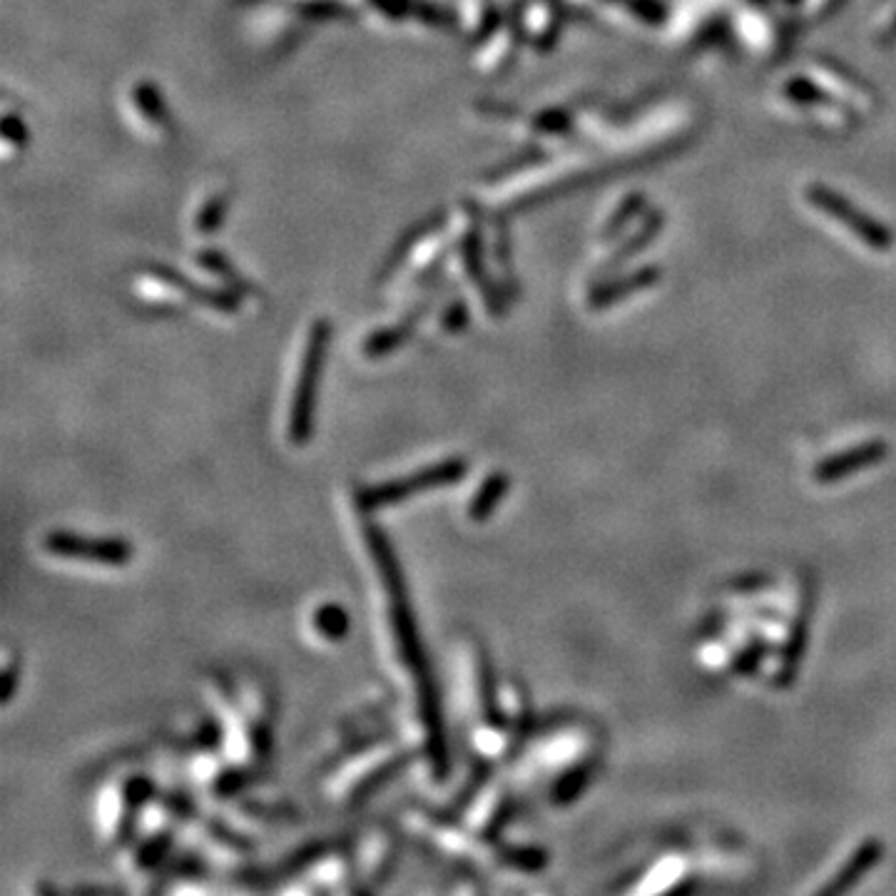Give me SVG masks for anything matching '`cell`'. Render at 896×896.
I'll return each instance as SVG.
<instances>
[{
  "mask_svg": "<svg viewBox=\"0 0 896 896\" xmlns=\"http://www.w3.org/2000/svg\"><path fill=\"white\" fill-rule=\"evenodd\" d=\"M364 536L366 548H369L371 558H374L376 568H379L386 595H389V620L401 663L414 675L416 692H419V710L426 732V752H429L431 772H434L436 780H446L448 772H451V760H448L444 710H441L439 687H436L434 675H431L429 658H426L424 645H421L419 625H416L414 613H411L401 565L394 558L389 538H386V533L379 526H366Z\"/></svg>",
  "mask_w": 896,
  "mask_h": 896,
  "instance_id": "cell-1",
  "label": "cell"
},
{
  "mask_svg": "<svg viewBox=\"0 0 896 896\" xmlns=\"http://www.w3.org/2000/svg\"><path fill=\"white\" fill-rule=\"evenodd\" d=\"M468 473V461L466 458H446L441 463H431V466L421 468V471L409 473L404 478H396V481H384L376 483V486H366L356 493V508L364 513L381 511V508L396 506V503L409 501L411 496L424 491H434V488H446L453 483H461Z\"/></svg>",
  "mask_w": 896,
  "mask_h": 896,
  "instance_id": "cell-2",
  "label": "cell"
},
{
  "mask_svg": "<svg viewBox=\"0 0 896 896\" xmlns=\"http://www.w3.org/2000/svg\"><path fill=\"white\" fill-rule=\"evenodd\" d=\"M329 329L327 324H317L309 336L307 351H304V364L299 371L297 389H294L292 409H289V441L292 446H307L312 439L314 424V401H317L319 376H322L324 354H327Z\"/></svg>",
  "mask_w": 896,
  "mask_h": 896,
  "instance_id": "cell-3",
  "label": "cell"
},
{
  "mask_svg": "<svg viewBox=\"0 0 896 896\" xmlns=\"http://www.w3.org/2000/svg\"><path fill=\"white\" fill-rule=\"evenodd\" d=\"M807 202L812 207H817L822 215H827L829 220L837 222L839 227L847 229L852 237H857L864 247L874 249V252H887L892 249L894 239L884 224L862 212L859 207H854L847 197L837 195L834 190L824 185H809L807 187Z\"/></svg>",
  "mask_w": 896,
  "mask_h": 896,
  "instance_id": "cell-4",
  "label": "cell"
},
{
  "mask_svg": "<svg viewBox=\"0 0 896 896\" xmlns=\"http://www.w3.org/2000/svg\"><path fill=\"white\" fill-rule=\"evenodd\" d=\"M43 548L55 558L105 565V568H122L135 556L130 543L122 538H93L73 531H50L43 538Z\"/></svg>",
  "mask_w": 896,
  "mask_h": 896,
  "instance_id": "cell-5",
  "label": "cell"
},
{
  "mask_svg": "<svg viewBox=\"0 0 896 896\" xmlns=\"http://www.w3.org/2000/svg\"><path fill=\"white\" fill-rule=\"evenodd\" d=\"M887 456H889L887 441L882 439L867 441V444L844 448V451L839 453H829L827 458H822V461L812 468V478L819 483V486H832V483L844 481V478L852 476V473L879 466L882 461H887Z\"/></svg>",
  "mask_w": 896,
  "mask_h": 896,
  "instance_id": "cell-6",
  "label": "cell"
},
{
  "mask_svg": "<svg viewBox=\"0 0 896 896\" xmlns=\"http://www.w3.org/2000/svg\"><path fill=\"white\" fill-rule=\"evenodd\" d=\"M884 859V842L882 839H867V842L859 844L852 852V857L844 862V867L819 889L822 896H839L847 894L849 889L857 887L874 867H879V862Z\"/></svg>",
  "mask_w": 896,
  "mask_h": 896,
  "instance_id": "cell-7",
  "label": "cell"
},
{
  "mask_svg": "<svg viewBox=\"0 0 896 896\" xmlns=\"http://www.w3.org/2000/svg\"><path fill=\"white\" fill-rule=\"evenodd\" d=\"M414 760H416V752L406 750V752H399V755H394L391 760L376 765L374 770L366 772V775L361 777L354 787H351V792H349L351 807H359V804H364L366 799L374 797L381 787H386V784L394 780L396 775H401V772H404Z\"/></svg>",
  "mask_w": 896,
  "mask_h": 896,
  "instance_id": "cell-8",
  "label": "cell"
},
{
  "mask_svg": "<svg viewBox=\"0 0 896 896\" xmlns=\"http://www.w3.org/2000/svg\"><path fill=\"white\" fill-rule=\"evenodd\" d=\"M155 797V787H152L150 780L145 777H132L122 784V814H120V824H117V834H115V842L117 844H127L135 834L137 827V814L142 812L150 799Z\"/></svg>",
  "mask_w": 896,
  "mask_h": 896,
  "instance_id": "cell-9",
  "label": "cell"
},
{
  "mask_svg": "<svg viewBox=\"0 0 896 896\" xmlns=\"http://www.w3.org/2000/svg\"><path fill=\"white\" fill-rule=\"evenodd\" d=\"M476 668H478V697H481L483 722H486L491 730H503V727H506V717H503L501 702H498L496 672H493L491 658H488L486 650H476Z\"/></svg>",
  "mask_w": 896,
  "mask_h": 896,
  "instance_id": "cell-10",
  "label": "cell"
},
{
  "mask_svg": "<svg viewBox=\"0 0 896 896\" xmlns=\"http://www.w3.org/2000/svg\"><path fill=\"white\" fill-rule=\"evenodd\" d=\"M807 638H809V618L807 613H802L797 618V623L792 625V630H789V638L782 650L780 670H777L775 677V685L782 687V690L792 687L794 680H797L799 665H802L804 650H807Z\"/></svg>",
  "mask_w": 896,
  "mask_h": 896,
  "instance_id": "cell-11",
  "label": "cell"
},
{
  "mask_svg": "<svg viewBox=\"0 0 896 896\" xmlns=\"http://www.w3.org/2000/svg\"><path fill=\"white\" fill-rule=\"evenodd\" d=\"M508 488H511V476H508L506 471L488 473L486 481L478 486V491L473 493L471 503H468V518H471L473 523L488 521V518L496 513V508L503 503Z\"/></svg>",
  "mask_w": 896,
  "mask_h": 896,
  "instance_id": "cell-12",
  "label": "cell"
},
{
  "mask_svg": "<svg viewBox=\"0 0 896 896\" xmlns=\"http://www.w3.org/2000/svg\"><path fill=\"white\" fill-rule=\"evenodd\" d=\"M329 852H332V842H312V844H307V847H302V849H297V852L289 854V857L284 859L282 864H277V867H274V869L264 872L262 877H257V884L259 882H279V879L294 877V874L304 872V869H309V867H312V864H317L319 859L327 857Z\"/></svg>",
  "mask_w": 896,
  "mask_h": 896,
  "instance_id": "cell-13",
  "label": "cell"
},
{
  "mask_svg": "<svg viewBox=\"0 0 896 896\" xmlns=\"http://www.w3.org/2000/svg\"><path fill=\"white\" fill-rule=\"evenodd\" d=\"M312 628L329 643H339L349 633V613L336 603L319 605L312 615Z\"/></svg>",
  "mask_w": 896,
  "mask_h": 896,
  "instance_id": "cell-14",
  "label": "cell"
},
{
  "mask_svg": "<svg viewBox=\"0 0 896 896\" xmlns=\"http://www.w3.org/2000/svg\"><path fill=\"white\" fill-rule=\"evenodd\" d=\"M498 862L523 874H538L551 864V854L541 847H503L498 849Z\"/></svg>",
  "mask_w": 896,
  "mask_h": 896,
  "instance_id": "cell-15",
  "label": "cell"
},
{
  "mask_svg": "<svg viewBox=\"0 0 896 896\" xmlns=\"http://www.w3.org/2000/svg\"><path fill=\"white\" fill-rule=\"evenodd\" d=\"M590 782V765L588 762H580V765H573L570 770H565L563 775L558 777V782L553 784L551 789V802L558 804V807H565V804L575 802L580 797L585 787Z\"/></svg>",
  "mask_w": 896,
  "mask_h": 896,
  "instance_id": "cell-16",
  "label": "cell"
},
{
  "mask_svg": "<svg viewBox=\"0 0 896 896\" xmlns=\"http://www.w3.org/2000/svg\"><path fill=\"white\" fill-rule=\"evenodd\" d=\"M488 777H491V765H488V762L478 760L476 765H473V770H471V775H468L466 784H463V787H461V792H458L456 799H453L451 809H448V817H451V819L461 817V814L466 812V809L471 807L473 802H476V797H478V794H481V789L486 787Z\"/></svg>",
  "mask_w": 896,
  "mask_h": 896,
  "instance_id": "cell-17",
  "label": "cell"
},
{
  "mask_svg": "<svg viewBox=\"0 0 896 896\" xmlns=\"http://www.w3.org/2000/svg\"><path fill=\"white\" fill-rule=\"evenodd\" d=\"M653 277H655L653 272H643V274H638V277L628 279V282H620V284H613V287L600 289V292L593 297V307L595 309L610 307V304H615V302H620L623 297H628L630 292H640V289L650 287V284L655 282Z\"/></svg>",
  "mask_w": 896,
  "mask_h": 896,
  "instance_id": "cell-18",
  "label": "cell"
},
{
  "mask_svg": "<svg viewBox=\"0 0 896 896\" xmlns=\"http://www.w3.org/2000/svg\"><path fill=\"white\" fill-rule=\"evenodd\" d=\"M170 847H172V832H170V829H162V832H155L150 839H145V842L140 844V849H137L135 864L140 869L157 867V864H160L162 859L167 857Z\"/></svg>",
  "mask_w": 896,
  "mask_h": 896,
  "instance_id": "cell-19",
  "label": "cell"
},
{
  "mask_svg": "<svg viewBox=\"0 0 896 896\" xmlns=\"http://www.w3.org/2000/svg\"><path fill=\"white\" fill-rule=\"evenodd\" d=\"M252 780H254V775L249 770H244V767H229V770H224L215 777V782H212V792L222 799L234 797V794L242 792V789L247 787Z\"/></svg>",
  "mask_w": 896,
  "mask_h": 896,
  "instance_id": "cell-20",
  "label": "cell"
},
{
  "mask_svg": "<svg viewBox=\"0 0 896 896\" xmlns=\"http://www.w3.org/2000/svg\"><path fill=\"white\" fill-rule=\"evenodd\" d=\"M765 655H767V643H762V640H755V643H752L750 648L742 650L740 658H737L735 665H732V670L740 672V675H752V672H755L762 665Z\"/></svg>",
  "mask_w": 896,
  "mask_h": 896,
  "instance_id": "cell-21",
  "label": "cell"
},
{
  "mask_svg": "<svg viewBox=\"0 0 896 896\" xmlns=\"http://www.w3.org/2000/svg\"><path fill=\"white\" fill-rule=\"evenodd\" d=\"M511 814H513V802H511V797H506L501 802V807H498L496 812H493L491 822L486 824V829H483V839H486V842H493V839H496L498 834H501V829L508 824Z\"/></svg>",
  "mask_w": 896,
  "mask_h": 896,
  "instance_id": "cell-22",
  "label": "cell"
},
{
  "mask_svg": "<svg viewBox=\"0 0 896 896\" xmlns=\"http://www.w3.org/2000/svg\"><path fill=\"white\" fill-rule=\"evenodd\" d=\"M217 745H222V737H220V732H217V725L215 722H205V727L197 732V747H202V750H215Z\"/></svg>",
  "mask_w": 896,
  "mask_h": 896,
  "instance_id": "cell-23",
  "label": "cell"
},
{
  "mask_svg": "<svg viewBox=\"0 0 896 896\" xmlns=\"http://www.w3.org/2000/svg\"><path fill=\"white\" fill-rule=\"evenodd\" d=\"M15 682H18V663L5 665V680H3V702L13 700Z\"/></svg>",
  "mask_w": 896,
  "mask_h": 896,
  "instance_id": "cell-24",
  "label": "cell"
}]
</instances>
